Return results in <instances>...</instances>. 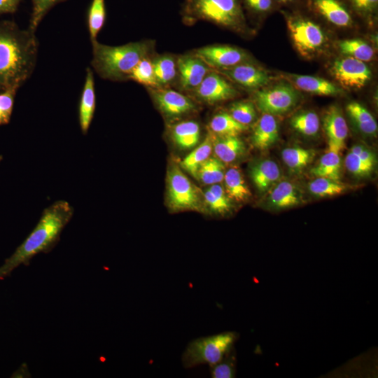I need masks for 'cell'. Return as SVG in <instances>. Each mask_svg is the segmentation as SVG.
<instances>
[{
  "label": "cell",
  "instance_id": "obj_21",
  "mask_svg": "<svg viewBox=\"0 0 378 378\" xmlns=\"http://www.w3.org/2000/svg\"><path fill=\"white\" fill-rule=\"evenodd\" d=\"M312 8L332 24L346 27L352 24L351 15L340 0H311Z\"/></svg>",
  "mask_w": 378,
  "mask_h": 378
},
{
  "label": "cell",
  "instance_id": "obj_42",
  "mask_svg": "<svg viewBox=\"0 0 378 378\" xmlns=\"http://www.w3.org/2000/svg\"><path fill=\"white\" fill-rule=\"evenodd\" d=\"M17 90H8L0 92V125L9 123L13 110Z\"/></svg>",
  "mask_w": 378,
  "mask_h": 378
},
{
  "label": "cell",
  "instance_id": "obj_35",
  "mask_svg": "<svg viewBox=\"0 0 378 378\" xmlns=\"http://www.w3.org/2000/svg\"><path fill=\"white\" fill-rule=\"evenodd\" d=\"M349 189V186L325 177H316L309 183V191L318 197H328L340 195Z\"/></svg>",
  "mask_w": 378,
  "mask_h": 378
},
{
  "label": "cell",
  "instance_id": "obj_39",
  "mask_svg": "<svg viewBox=\"0 0 378 378\" xmlns=\"http://www.w3.org/2000/svg\"><path fill=\"white\" fill-rule=\"evenodd\" d=\"M237 357L234 348L220 361L210 366V374L213 378H233L236 376Z\"/></svg>",
  "mask_w": 378,
  "mask_h": 378
},
{
  "label": "cell",
  "instance_id": "obj_7",
  "mask_svg": "<svg viewBox=\"0 0 378 378\" xmlns=\"http://www.w3.org/2000/svg\"><path fill=\"white\" fill-rule=\"evenodd\" d=\"M287 26L295 48L304 56L317 52L326 42L321 27L309 19L290 15L287 18Z\"/></svg>",
  "mask_w": 378,
  "mask_h": 378
},
{
  "label": "cell",
  "instance_id": "obj_44",
  "mask_svg": "<svg viewBox=\"0 0 378 378\" xmlns=\"http://www.w3.org/2000/svg\"><path fill=\"white\" fill-rule=\"evenodd\" d=\"M246 6L253 12L263 13L272 7V0H244Z\"/></svg>",
  "mask_w": 378,
  "mask_h": 378
},
{
  "label": "cell",
  "instance_id": "obj_46",
  "mask_svg": "<svg viewBox=\"0 0 378 378\" xmlns=\"http://www.w3.org/2000/svg\"><path fill=\"white\" fill-rule=\"evenodd\" d=\"M2 160H3V156L0 155V162H1Z\"/></svg>",
  "mask_w": 378,
  "mask_h": 378
},
{
  "label": "cell",
  "instance_id": "obj_34",
  "mask_svg": "<svg viewBox=\"0 0 378 378\" xmlns=\"http://www.w3.org/2000/svg\"><path fill=\"white\" fill-rule=\"evenodd\" d=\"M225 163L215 157H209L200 167L196 178L206 185L221 183L225 175Z\"/></svg>",
  "mask_w": 378,
  "mask_h": 378
},
{
  "label": "cell",
  "instance_id": "obj_37",
  "mask_svg": "<svg viewBox=\"0 0 378 378\" xmlns=\"http://www.w3.org/2000/svg\"><path fill=\"white\" fill-rule=\"evenodd\" d=\"M338 46L343 55L364 62L372 60L374 55L373 48L361 39L344 40L339 43Z\"/></svg>",
  "mask_w": 378,
  "mask_h": 378
},
{
  "label": "cell",
  "instance_id": "obj_6",
  "mask_svg": "<svg viewBox=\"0 0 378 378\" xmlns=\"http://www.w3.org/2000/svg\"><path fill=\"white\" fill-rule=\"evenodd\" d=\"M167 200L169 208L174 211L202 212L205 206L203 192L174 163L167 170Z\"/></svg>",
  "mask_w": 378,
  "mask_h": 378
},
{
  "label": "cell",
  "instance_id": "obj_24",
  "mask_svg": "<svg viewBox=\"0 0 378 378\" xmlns=\"http://www.w3.org/2000/svg\"><path fill=\"white\" fill-rule=\"evenodd\" d=\"M201 129L194 120L183 121L174 125L171 130V136L174 144L181 150L196 147L200 139Z\"/></svg>",
  "mask_w": 378,
  "mask_h": 378
},
{
  "label": "cell",
  "instance_id": "obj_23",
  "mask_svg": "<svg viewBox=\"0 0 378 378\" xmlns=\"http://www.w3.org/2000/svg\"><path fill=\"white\" fill-rule=\"evenodd\" d=\"M288 77L296 88L308 93L334 96L342 92L336 85L320 77L298 74H290Z\"/></svg>",
  "mask_w": 378,
  "mask_h": 378
},
{
  "label": "cell",
  "instance_id": "obj_19",
  "mask_svg": "<svg viewBox=\"0 0 378 378\" xmlns=\"http://www.w3.org/2000/svg\"><path fill=\"white\" fill-rule=\"evenodd\" d=\"M249 174L258 190L260 192H265L279 181L281 170L274 161L264 159L254 163L251 167Z\"/></svg>",
  "mask_w": 378,
  "mask_h": 378
},
{
  "label": "cell",
  "instance_id": "obj_38",
  "mask_svg": "<svg viewBox=\"0 0 378 378\" xmlns=\"http://www.w3.org/2000/svg\"><path fill=\"white\" fill-rule=\"evenodd\" d=\"M128 80H134L150 88H158L153 71L152 60L142 59L130 72Z\"/></svg>",
  "mask_w": 378,
  "mask_h": 378
},
{
  "label": "cell",
  "instance_id": "obj_8",
  "mask_svg": "<svg viewBox=\"0 0 378 378\" xmlns=\"http://www.w3.org/2000/svg\"><path fill=\"white\" fill-rule=\"evenodd\" d=\"M254 101L263 113L281 115L293 108L300 100L298 91L289 84H278L258 90Z\"/></svg>",
  "mask_w": 378,
  "mask_h": 378
},
{
  "label": "cell",
  "instance_id": "obj_31",
  "mask_svg": "<svg viewBox=\"0 0 378 378\" xmlns=\"http://www.w3.org/2000/svg\"><path fill=\"white\" fill-rule=\"evenodd\" d=\"M281 157L290 171L298 172L312 162L315 157V152L312 149L292 146L284 148L281 152Z\"/></svg>",
  "mask_w": 378,
  "mask_h": 378
},
{
  "label": "cell",
  "instance_id": "obj_12",
  "mask_svg": "<svg viewBox=\"0 0 378 378\" xmlns=\"http://www.w3.org/2000/svg\"><path fill=\"white\" fill-rule=\"evenodd\" d=\"M192 92L198 100L208 104L224 102L238 94L237 90L214 70L209 71L202 83Z\"/></svg>",
  "mask_w": 378,
  "mask_h": 378
},
{
  "label": "cell",
  "instance_id": "obj_1",
  "mask_svg": "<svg viewBox=\"0 0 378 378\" xmlns=\"http://www.w3.org/2000/svg\"><path fill=\"white\" fill-rule=\"evenodd\" d=\"M38 41L35 32L12 21L0 20V92L17 90L34 70Z\"/></svg>",
  "mask_w": 378,
  "mask_h": 378
},
{
  "label": "cell",
  "instance_id": "obj_3",
  "mask_svg": "<svg viewBox=\"0 0 378 378\" xmlns=\"http://www.w3.org/2000/svg\"><path fill=\"white\" fill-rule=\"evenodd\" d=\"M91 43L92 69L102 78L113 81L127 80L133 68L142 59L148 57L154 43L143 41L111 46L97 40Z\"/></svg>",
  "mask_w": 378,
  "mask_h": 378
},
{
  "label": "cell",
  "instance_id": "obj_9",
  "mask_svg": "<svg viewBox=\"0 0 378 378\" xmlns=\"http://www.w3.org/2000/svg\"><path fill=\"white\" fill-rule=\"evenodd\" d=\"M331 72L342 86L349 89L361 88L372 78L371 70L365 63L351 57L336 59L332 65Z\"/></svg>",
  "mask_w": 378,
  "mask_h": 378
},
{
  "label": "cell",
  "instance_id": "obj_2",
  "mask_svg": "<svg viewBox=\"0 0 378 378\" xmlns=\"http://www.w3.org/2000/svg\"><path fill=\"white\" fill-rule=\"evenodd\" d=\"M73 214V207L64 200H57L46 207L33 230L0 267V280L19 266L28 265L35 255L50 251Z\"/></svg>",
  "mask_w": 378,
  "mask_h": 378
},
{
  "label": "cell",
  "instance_id": "obj_26",
  "mask_svg": "<svg viewBox=\"0 0 378 378\" xmlns=\"http://www.w3.org/2000/svg\"><path fill=\"white\" fill-rule=\"evenodd\" d=\"M223 181L224 189L230 200L244 202L251 196V192L239 169L232 167L225 171Z\"/></svg>",
  "mask_w": 378,
  "mask_h": 378
},
{
  "label": "cell",
  "instance_id": "obj_27",
  "mask_svg": "<svg viewBox=\"0 0 378 378\" xmlns=\"http://www.w3.org/2000/svg\"><path fill=\"white\" fill-rule=\"evenodd\" d=\"M212 151V141L209 133L204 140L181 160L179 166L196 178L200 165L210 157Z\"/></svg>",
  "mask_w": 378,
  "mask_h": 378
},
{
  "label": "cell",
  "instance_id": "obj_25",
  "mask_svg": "<svg viewBox=\"0 0 378 378\" xmlns=\"http://www.w3.org/2000/svg\"><path fill=\"white\" fill-rule=\"evenodd\" d=\"M346 112L357 127L363 134L375 136L377 133V123L371 113L362 104L351 102L346 106Z\"/></svg>",
  "mask_w": 378,
  "mask_h": 378
},
{
  "label": "cell",
  "instance_id": "obj_14",
  "mask_svg": "<svg viewBox=\"0 0 378 378\" xmlns=\"http://www.w3.org/2000/svg\"><path fill=\"white\" fill-rule=\"evenodd\" d=\"M176 67L181 88L189 91L194 90L211 70L194 54L178 57L176 60Z\"/></svg>",
  "mask_w": 378,
  "mask_h": 378
},
{
  "label": "cell",
  "instance_id": "obj_41",
  "mask_svg": "<svg viewBox=\"0 0 378 378\" xmlns=\"http://www.w3.org/2000/svg\"><path fill=\"white\" fill-rule=\"evenodd\" d=\"M67 0H31L32 11L28 29L35 32L46 15L55 5Z\"/></svg>",
  "mask_w": 378,
  "mask_h": 378
},
{
  "label": "cell",
  "instance_id": "obj_29",
  "mask_svg": "<svg viewBox=\"0 0 378 378\" xmlns=\"http://www.w3.org/2000/svg\"><path fill=\"white\" fill-rule=\"evenodd\" d=\"M342 160L340 153L328 150L310 172L316 177H325L340 181Z\"/></svg>",
  "mask_w": 378,
  "mask_h": 378
},
{
  "label": "cell",
  "instance_id": "obj_43",
  "mask_svg": "<svg viewBox=\"0 0 378 378\" xmlns=\"http://www.w3.org/2000/svg\"><path fill=\"white\" fill-rule=\"evenodd\" d=\"M353 10L360 16L371 18L377 14L378 0H346Z\"/></svg>",
  "mask_w": 378,
  "mask_h": 378
},
{
  "label": "cell",
  "instance_id": "obj_28",
  "mask_svg": "<svg viewBox=\"0 0 378 378\" xmlns=\"http://www.w3.org/2000/svg\"><path fill=\"white\" fill-rule=\"evenodd\" d=\"M205 206L216 214L225 215L232 209L231 200L227 196L224 187L219 183L210 185L203 192Z\"/></svg>",
  "mask_w": 378,
  "mask_h": 378
},
{
  "label": "cell",
  "instance_id": "obj_33",
  "mask_svg": "<svg viewBox=\"0 0 378 378\" xmlns=\"http://www.w3.org/2000/svg\"><path fill=\"white\" fill-rule=\"evenodd\" d=\"M290 124L297 132L307 137L317 135L320 128L319 118L312 111H303L295 113L290 118Z\"/></svg>",
  "mask_w": 378,
  "mask_h": 378
},
{
  "label": "cell",
  "instance_id": "obj_30",
  "mask_svg": "<svg viewBox=\"0 0 378 378\" xmlns=\"http://www.w3.org/2000/svg\"><path fill=\"white\" fill-rule=\"evenodd\" d=\"M155 78L158 88H166L176 76L175 59L169 55H160L152 59Z\"/></svg>",
  "mask_w": 378,
  "mask_h": 378
},
{
  "label": "cell",
  "instance_id": "obj_5",
  "mask_svg": "<svg viewBox=\"0 0 378 378\" xmlns=\"http://www.w3.org/2000/svg\"><path fill=\"white\" fill-rule=\"evenodd\" d=\"M238 337L236 332L226 331L192 341L183 354V366L190 368L200 365L206 364L210 367L216 364L234 349Z\"/></svg>",
  "mask_w": 378,
  "mask_h": 378
},
{
  "label": "cell",
  "instance_id": "obj_13",
  "mask_svg": "<svg viewBox=\"0 0 378 378\" xmlns=\"http://www.w3.org/2000/svg\"><path fill=\"white\" fill-rule=\"evenodd\" d=\"M214 70V69H212ZM237 84L248 89H257L266 85L270 80L268 74L263 69L247 62L234 66L214 69Z\"/></svg>",
  "mask_w": 378,
  "mask_h": 378
},
{
  "label": "cell",
  "instance_id": "obj_15",
  "mask_svg": "<svg viewBox=\"0 0 378 378\" xmlns=\"http://www.w3.org/2000/svg\"><path fill=\"white\" fill-rule=\"evenodd\" d=\"M323 125L328 139V150L340 153L345 146L348 127L338 106L328 108L323 118Z\"/></svg>",
  "mask_w": 378,
  "mask_h": 378
},
{
  "label": "cell",
  "instance_id": "obj_18",
  "mask_svg": "<svg viewBox=\"0 0 378 378\" xmlns=\"http://www.w3.org/2000/svg\"><path fill=\"white\" fill-rule=\"evenodd\" d=\"M210 135L213 151L223 162H232L244 154L245 144L238 135H218L213 132Z\"/></svg>",
  "mask_w": 378,
  "mask_h": 378
},
{
  "label": "cell",
  "instance_id": "obj_45",
  "mask_svg": "<svg viewBox=\"0 0 378 378\" xmlns=\"http://www.w3.org/2000/svg\"><path fill=\"white\" fill-rule=\"evenodd\" d=\"M20 2V0H0V15L15 13Z\"/></svg>",
  "mask_w": 378,
  "mask_h": 378
},
{
  "label": "cell",
  "instance_id": "obj_36",
  "mask_svg": "<svg viewBox=\"0 0 378 378\" xmlns=\"http://www.w3.org/2000/svg\"><path fill=\"white\" fill-rule=\"evenodd\" d=\"M104 0H92L87 13V24L90 41L97 40V36L104 25L106 20Z\"/></svg>",
  "mask_w": 378,
  "mask_h": 378
},
{
  "label": "cell",
  "instance_id": "obj_32",
  "mask_svg": "<svg viewBox=\"0 0 378 378\" xmlns=\"http://www.w3.org/2000/svg\"><path fill=\"white\" fill-rule=\"evenodd\" d=\"M213 133L218 135H239L248 130V126L237 121L230 113L216 114L209 122Z\"/></svg>",
  "mask_w": 378,
  "mask_h": 378
},
{
  "label": "cell",
  "instance_id": "obj_16",
  "mask_svg": "<svg viewBox=\"0 0 378 378\" xmlns=\"http://www.w3.org/2000/svg\"><path fill=\"white\" fill-rule=\"evenodd\" d=\"M377 163L375 153L368 147L356 144L353 146L344 159V166L353 176L357 178L369 176Z\"/></svg>",
  "mask_w": 378,
  "mask_h": 378
},
{
  "label": "cell",
  "instance_id": "obj_40",
  "mask_svg": "<svg viewBox=\"0 0 378 378\" xmlns=\"http://www.w3.org/2000/svg\"><path fill=\"white\" fill-rule=\"evenodd\" d=\"M237 121L248 126L256 118V111L253 102L239 101L230 106L229 113Z\"/></svg>",
  "mask_w": 378,
  "mask_h": 378
},
{
  "label": "cell",
  "instance_id": "obj_4",
  "mask_svg": "<svg viewBox=\"0 0 378 378\" xmlns=\"http://www.w3.org/2000/svg\"><path fill=\"white\" fill-rule=\"evenodd\" d=\"M182 15L188 23L206 20L237 31L246 27L238 0H183Z\"/></svg>",
  "mask_w": 378,
  "mask_h": 378
},
{
  "label": "cell",
  "instance_id": "obj_20",
  "mask_svg": "<svg viewBox=\"0 0 378 378\" xmlns=\"http://www.w3.org/2000/svg\"><path fill=\"white\" fill-rule=\"evenodd\" d=\"M253 146L264 150L279 139V125L274 115L264 113L256 122L251 135Z\"/></svg>",
  "mask_w": 378,
  "mask_h": 378
},
{
  "label": "cell",
  "instance_id": "obj_22",
  "mask_svg": "<svg viewBox=\"0 0 378 378\" xmlns=\"http://www.w3.org/2000/svg\"><path fill=\"white\" fill-rule=\"evenodd\" d=\"M302 202V195L291 182L282 181L275 185L270 192L268 203L274 209H285L299 205Z\"/></svg>",
  "mask_w": 378,
  "mask_h": 378
},
{
  "label": "cell",
  "instance_id": "obj_11",
  "mask_svg": "<svg viewBox=\"0 0 378 378\" xmlns=\"http://www.w3.org/2000/svg\"><path fill=\"white\" fill-rule=\"evenodd\" d=\"M193 54L214 70L234 66L249 60L244 50L225 45L204 46L195 50Z\"/></svg>",
  "mask_w": 378,
  "mask_h": 378
},
{
  "label": "cell",
  "instance_id": "obj_10",
  "mask_svg": "<svg viewBox=\"0 0 378 378\" xmlns=\"http://www.w3.org/2000/svg\"><path fill=\"white\" fill-rule=\"evenodd\" d=\"M151 97L160 112L169 120H176L196 110L188 97L166 88H150Z\"/></svg>",
  "mask_w": 378,
  "mask_h": 378
},
{
  "label": "cell",
  "instance_id": "obj_17",
  "mask_svg": "<svg viewBox=\"0 0 378 378\" xmlns=\"http://www.w3.org/2000/svg\"><path fill=\"white\" fill-rule=\"evenodd\" d=\"M96 106L94 79L92 70L88 67L78 107V119L82 133L86 134L93 119Z\"/></svg>",
  "mask_w": 378,
  "mask_h": 378
}]
</instances>
